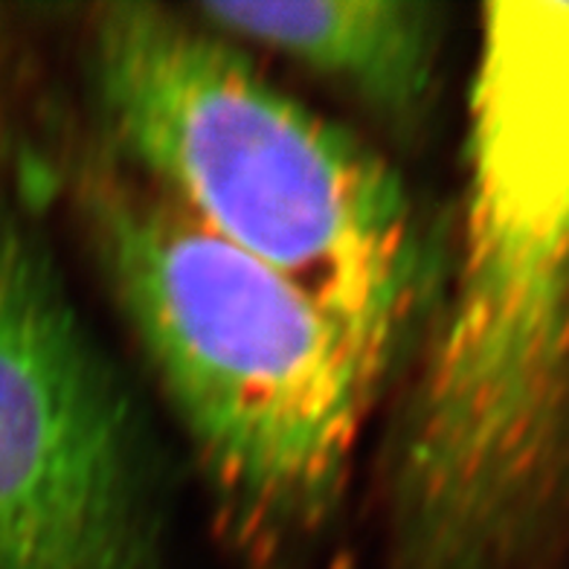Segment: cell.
I'll return each instance as SVG.
<instances>
[{"label": "cell", "mask_w": 569, "mask_h": 569, "mask_svg": "<svg viewBox=\"0 0 569 569\" xmlns=\"http://www.w3.org/2000/svg\"><path fill=\"white\" fill-rule=\"evenodd\" d=\"M0 569H160L151 453L38 216L0 192Z\"/></svg>", "instance_id": "277c9868"}, {"label": "cell", "mask_w": 569, "mask_h": 569, "mask_svg": "<svg viewBox=\"0 0 569 569\" xmlns=\"http://www.w3.org/2000/svg\"><path fill=\"white\" fill-rule=\"evenodd\" d=\"M7 149V36L0 23V160Z\"/></svg>", "instance_id": "8992f818"}, {"label": "cell", "mask_w": 569, "mask_h": 569, "mask_svg": "<svg viewBox=\"0 0 569 569\" xmlns=\"http://www.w3.org/2000/svg\"><path fill=\"white\" fill-rule=\"evenodd\" d=\"M187 12L239 47L282 56L375 120L412 131L430 111L445 12L427 0H207Z\"/></svg>", "instance_id": "5b68a950"}, {"label": "cell", "mask_w": 569, "mask_h": 569, "mask_svg": "<svg viewBox=\"0 0 569 569\" xmlns=\"http://www.w3.org/2000/svg\"><path fill=\"white\" fill-rule=\"evenodd\" d=\"M76 212L241 569H308L343 511L378 378L338 322L93 149Z\"/></svg>", "instance_id": "3957f363"}, {"label": "cell", "mask_w": 569, "mask_h": 569, "mask_svg": "<svg viewBox=\"0 0 569 569\" xmlns=\"http://www.w3.org/2000/svg\"><path fill=\"white\" fill-rule=\"evenodd\" d=\"M448 232L383 445V569H567L569 3L482 7Z\"/></svg>", "instance_id": "6da1fadb"}, {"label": "cell", "mask_w": 569, "mask_h": 569, "mask_svg": "<svg viewBox=\"0 0 569 569\" xmlns=\"http://www.w3.org/2000/svg\"><path fill=\"white\" fill-rule=\"evenodd\" d=\"M97 149L198 227L277 270L405 372L442 268L405 180L367 142L288 97L187 9L108 0L88 12Z\"/></svg>", "instance_id": "7a4b0ae2"}]
</instances>
